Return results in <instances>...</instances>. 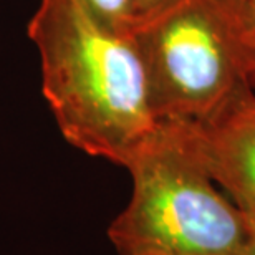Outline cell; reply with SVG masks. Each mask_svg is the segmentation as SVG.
Here are the masks:
<instances>
[{"instance_id": "cell-1", "label": "cell", "mask_w": 255, "mask_h": 255, "mask_svg": "<svg viewBox=\"0 0 255 255\" xmlns=\"http://www.w3.org/2000/svg\"><path fill=\"white\" fill-rule=\"evenodd\" d=\"M27 32L63 137L125 167L159 126L132 32L106 27L78 0H40Z\"/></svg>"}, {"instance_id": "cell-2", "label": "cell", "mask_w": 255, "mask_h": 255, "mask_svg": "<svg viewBox=\"0 0 255 255\" xmlns=\"http://www.w3.org/2000/svg\"><path fill=\"white\" fill-rule=\"evenodd\" d=\"M125 167L131 197L108 227L120 255H242L251 226L214 181L187 123H159Z\"/></svg>"}, {"instance_id": "cell-3", "label": "cell", "mask_w": 255, "mask_h": 255, "mask_svg": "<svg viewBox=\"0 0 255 255\" xmlns=\"http://www.w3.org/2000/svg\"><path fill=\"white\" fill-rule=\"evenodd\" d=\"M242 3L177 0L136 23L159 123H202L251 88L255 42Z\"/></svg>"}, {"instance_id": "cell-4", "label": "cell", "mask_w": 255, "mask_h": 255, "mask_svg": "<svg viewBox=\"0 0 255 255\" xmlns=\"http://www.w3.org/2000/svg\"><path fill=\"white\" fill-rule=\"evenodd\" d=\"M189 125V123H187ZM219 187L255 226V93L242 91L209 120L189 125Z\"/></svg>"}, {"instance_id": "cell-5", "label": "cell", "mask_w": 255, "mask_h": 255, "mask_svg": "<svg viewBox=\"0 0 255 255\" xmlns=\"http://www.w3.org/2000/svg\"><path fill=\"white\" fill-rule=\"evenodd\" d=\"M106 27L118 32H132L137 23L136 0H78Z\"/></svg>"}, {"instance_id": "cell-6", "label": "cell", "mask_w": 255, "mask_h": 255, "mask_svg": "<svg viewBox=\"0 0 255 255\" xmlns=\"http://www.w3.org/2000/svg\"><path fill=\"white\" fill-rule=\"evenodd\" d=\"M177 2V0H136V12H137V22L142 18L151 17L162 8L169 7L171 3Z\"/></svg>"}, {"instance_id": "cell-7", "label": "cell", "mask_w": 255, "mask_h": 255, "mask_svg": "<svg viewBox=\"0 0 255 255\" xmlns=\"http://www.w3.org/2000/svg\"><path fill=\"white\" fill-rule=\"evenodd\" d=\"M242 10H244V18H246L247 28L255 42V0H244Z\"/></svg>"}, {"instance_id": "cell-8", "label": "cell", "mask_w": 255, "mask_h": 255, "mask_svg": "<svg viewBox=\"0 0 255 255\" xmlns=\"http://www.w3.org/2000/svg\"><path fill=\"white\" fill-rule=\"evenodd\" d=\"M242 255H255V226H251V234H249V241L244 247Z\"/></svg>"}, {"instance_id": "cell-9", "label": "cell", "mask_w": 255, "mask_h": 255, "mask_svg": "<svg viewBox=\"0 0 255 255\" xmlns=\"http://www.w3.org/2000/svg\"><path fill=\"white\" fill-rule=\"evenodd\" d=\"M251 88L255 93V58H254V66H252V71H251Z\"/></svg>"}, {"instance_id": "cell-10", "label": "cell", "mask_w": 255, "mask_h": 255, "mask_svg": "<svg viewBox=\"0 0 255 255\" xmlns=\"http://www.w3.org/2000/svg\"><path fill=\"white\" fill-rule=\"evenodd\" d=\"M242 2H244V0H242Z\"/></svg>"}]
</instances>
